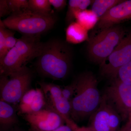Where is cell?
<instances>
[{
	"instance_id": "obj_1",
	"label": "cell",
	"mask_w": 131,
	"mask_h": 131,
	"mask_svg": "<svg viewBox=\"0 0 131 131\" xmlns=\"http://www.w3.org/2000/svg\"><path fill=\"white\" fill-rule=\"evenodd\" d=\"M73 51L68 43L58 39L43 42L40 55L37 58L38 73L45 77L63 80L70 71Z\"/></svg>"
},
{
	"instance_id": "obj_2",
	"label": "cell",
	"mask_w": 131,
	"mask_h": 131,
	"mask_svg": "<svg viewBox=\"0 0 131 131\" xmlns=\"http://www.w3.org/2000/svg\"><path fill=\"white\" fill-rule=\"evenodd\" d=\"M75 95L70 101V118L77 123L91 116L100 104L101 96L96 78L91 72H84L75 79Z\"/></svg>"
},
{
	"instance_id": "obj_3",
	"label": "cell",
	"mask_w": 131,
	"mask_h": 131,
	"mask_svg": "<svg viewBox=\"0 0 131 131\" xmlns=\"http://www.w3.org/2000/svg\"><path fill=\"white\" fill-rule=\"evenodd\" d=\"M53 13L42 14L30 9L12 14L2 20L9 30L27 36H40L53 28L57 21Z\"/></svg>"
},
{
	"instance_id": "obj_4",
	"label": "cell",
	"mask_w": 131,
	"mask_h": 131,
	"mask_svg": "<svg viewBox=\"0 0 131 131\" xmlns=\"http://www.w3.org/2000/svg\"><path fill=\"white\" fill-rule=\"evenodd\" d=\"M40 36L22 35L15 46L0 61V75H7L19 69L40 55L43 42Z\"/></svg>"
},
{
	"instance_id": "obj_5",
	"label": "cell",
	"mask_w": 131,
	"mask_h": 131,
	"mask_svg": "<svg viewBox=\"0 0 131 131\" xmlns=\"http://www.w3.org/2000/svg\"><path fill=\"white\" fill-rule=\"evenodd\" d=\"M125 35L121 26L101 30L89 41L87 50L91 61L101 65L112 54Z\"/></svg>"
},
{
	"instance_id": "obj_6",
	"label": "cell",
	"mask_w": 131,
	"mask_h": 131,
	"mask_svg": "<svg viewBox=\"0 0 131 131\" xmlns=\"http://www.w3.org/2000/svg\"><path fill=\"white\" fill-rule=\"evenodd\" d=\"M33 77L30 69L24 66L7 75H0L1 100L9 103L19 102L30 89Z\"/></svg>"
},
{
	"instance_id": "obj_7",
	"label": "cell",
	"mask_w": 131,
	"mask_h": 131,
	"mask_svg": "<svg viewBox=\"0 0 131 131\" xmlns=\"http://www.w3.org/2000/svg\"><path fill=\"white\" fill-rule=\"evenodd\" d=\"M131 61V30L125 36L112 54L100 65L101 74L114 80L122 66Z\"/></svg>"
},
{
	"instance_id": "obj_8",
	"label": "cell",
	"mask_w": 131,
	"mask_h": 131,
	"mask_svg": "<svg viewBox=\"0 0 131 131\" xmlns=\"http://www.w3.org/2000/svg\"><path fill=\"white\" fill-rule=\"evenodd\" d=\"M90 126L94 131H118L120 116L105 95L98 108L91 116Z\"/></svg>"
},
{
	"instance_id": "obj_9",
	"label": "cell",
	"mask_w": 131,
	"mask_h": 131,
	"mask_svg": "<svg viewBox=\"0 0 131 131\" xmlns=\"http://www.w3.org/2000/svg\"><path fill=\"white\" fill-rule=\"evenodd\" d=\"M107 87L105 95L124 119L131 116V86L123 83L116 78Z\"/></svg>"
},
{
	"instance_id": "obj_10",
	"label": "cell",
	"mask_w": 131,
	"mask_h": 131,
	"mask_svg": "<svg viewBox=\"0 0 131 131\" xmlns=\"http://www.w3.org/2000/svg\"><path fill=\"white\" fill-rule=\"evenodd\" d=\"M38 84L43 93L46 106L60 114L64 119L70 118V102L64 98L62 88L57 84L45 82H39Z\"/></svg>"
},
{
	"instance_id": "obj_11",
	"label": "cell",
	"mask_w": 131,
	"mask_h": 131,
	"mask_svg": "<svg viewBox=\"0 0 131 131\" xmlns=\"http://www.w3.org/2000/svg\"><path fill=\"white\" fill-rule=\"evenodd\" d=\"M31 128L40 131H50L64 125L63 117L54 110L45 107L35 113L24 115Z\"/></svg>"
},
{
	"instance_id": "obj_12",
	"label": "cell",
	"mask_w": 131,
	"mask_h": 131,
	"mask_svg": "<svg viewBox=\"0 0 131 131\" xmlns=\"http://www.w3.org/2000/svg\"><path fill=\"white\" fill-rule=\"evenodd\" d=\"M131 19V0L123 1L99 19L97 27L101 30L110 28Z\"/></svg>"
},
{
	"instance_id": "obj_13",
	"label": "cell",
	"mask_w": 131,
	"mask_h": 131,
	"mask_svg": "<svg viewBox=\"0 0 131 131\" xmlns=\"http://www.w3.org/2000/svg\"><path fill=\"white\" fill-rule=\"evenodd\" d=\"M46 106L44 95L40 88L30 89L19 102L20 112L24 115L35 113Z\"/></svg>"
},
{
	"instance_id": "obj_14",
	"label": "cell",
	"mask_w": 131,
	"mask_h": 131,
	"mask_svg": "<svg viewBox=\"0 0 131 131\" xmlns=\"http://www.w3.org/2000/svg\"><path fill=\"white\" fill-rule=\"evenodd\" d=\"M18 122V118L14 107L10 103L0 100L1 131H7Z\"/></svg>"
},
{
	"instance_id": "obj_15",
	"label": "cell",
	"mask_w": 131,
	"mask_h": 131,
	"mask_svg": "<svg viewBox=\"0 0 131 131\" xmlns=\"http://www.w3.org/2000/svg\"><path fill=\"white\" fill-rule=\"evenodd\" d=\"M88 31L77 22L69 25L66 31V42L69 43L78 44L89 39Z\"/></svg>"
},
{
	"instance_id": "obj_16",
	"label": "cell",
	"mask_w": 131,
	"mask_h": 131,
	"mask_svg": "<svg viewBox=\"0 0 131 131\" xmlns=\"http://www.w3.org/2000/svg\"><path fill=\"white\" fill-rule=\"evenodd\" d=\"M93 1L90 0H70L66 16V21L69 25L74 22L78 13L86 9L92 4Z\"/></svg>"
},
{
	"instance_id": "obj_17",
	"label": "cell",
	"mask_w": 131,
	"mask_h": 131,
	"mask_svg": "<svg viewBox=\"0 0 131 131\" xmlns=\"http://www.w3.org/2000/svg\"><path fill=\"white\" fill-rule=\"evenodd\" d=\"M75 19L76 22L88 31L97 25L99 19L91 9H86L78 13Z\"/></svg>"
},
{
	"instance_id": "obj_18",
	"label": "cell",
	"mask_w": 131,
	"mask_h": 131,
	"mask_svg": "<svg viewBox=\"0 0 131 131\" xmlns=\"http://www.w3.org/2000/svg\"><path fill=\"white\" fill-rule=\"evenodd\" d=\"M122 0H96L93 1L91 10L100 19L111 8L116 6Z\"/></svg>"
},
{
	"instance_id": "obj_19",
	"label": "cell",
	"mask_w": 131,
	"mask_h": 131,
	"mask_svg": "<svg viewBox=\"0 0 131 131\" xmlns=\"http://www.w3.org/2000/svg\"><path fill=\"white\" fill-rule=\"evenodd\" d=\"M29 9L32 12L48 14L52 13L49 0H28Z\"/></svg>"
},
{
	"instance_id": "obj_20",
	"label": "cell",
	"mask_w": 131,
	"mask_h": 131,
	"mask_svg": "<svg viewBox=\"0 0 131 131\" xmlns=\"http://www.w3.org/2000/svg\"><path fill=\"white\" fill-rule=\"evenodd\" d=\"M7 2L11 14L29 9L27 0H7Z\"/></svg>"
},
{
	"instance_id": "obj_21",
	"label": "cell",
	"mask_w": 131,
	"mask_h": 131,
	"mask_svg": "<svg viewBox=\"0 0 131 131\" xmlns=\"http://www.w3.org/2000/svg\"><path fill=\"white\" fill-rule=\"evenodd\" d=\"M117 78L123 83L131 86V61L120 68Z\"/></svg>"
},
{
	"instance_id": "obj_22",
	"label": "cell",
	"mask_w": 131,
	"mask_h": 131,
	"mask_svg": "<svg viewBox=\"0 0 131 131\" xmlns=\"http://www.w3.org/2000/svg\"><path fill=\"white\" fill-rule=\"evenodd\" d=\"M7 28L0 20V61H2L6 56L5 40Z\"/></svg>"
},
{
	"instance_id": "obj_23",
	"label": "cell",
	"mask_w": 131,
	"mask_h": 131,
	"mask_svg": "<svg viewBox=\"0 0 131 131\" xmlns=\"http://www.w3.org/2000/svg\"><path fill=\"white\" fill-rule=\"evenodd\" d=\"M15 32L7 28L5 40V54L6 56L8 52L15 46L18 39L15 37Z\"/></svg>"
},
{
	"instance_id": "obj_24",
	"label": "cell",
	"mask_w": 131,
	"mask_h": 131,
	"mask_svg": "<svg viewBox=\"0 0 131 131\" xmlns=\"http://www.w3.org/2000/svg\"><path fill=\"white\" fill-rule=\"evenodd\" d=\"M76 88L77 83L75 80L71 84L62 88V93L64 98L70 102L74 96Z\"/></svg>"
},
{
	"instance_id": "obj_25",
	"label": "cell",
	"mask_w": 131,
	"mask_h": 131,
	"mask_svg": "<svg viewBox=\"0 0 131 131\" xmlns=\"http://www.w3.org/2000/svg\"><path fill=\"white\" fill-rule=\"evenodd\" d=\"M65 124L71 128L72 131H94L90 127L80 126L71 118L64 119Z\"/></svg>"
},
{
	"instance_id": "obj_26",
	"label": "cell",
	"mask_w": 131,
	"mask_h": 131,
	"mask_svg": "<svg viewBox=\"0 0 131 131\" xmlns=\"http://www.w3.org/2000/svg\"><path fill=\"white\" fill-rule=\"evenodd\" d=\"M11 14L7 0L0 1V17H3Z\"/></svg>"
},
{
	"instance_id": "obj_27",
	"label": "cell",
	"mask_w": 131,
	"mask_h": 131,
	"mask_svg": "<svg viewBox=\"0 0 131 131\" xmlns=\"http://www.w3.org/2000/svg\"><path fill=\"white\" fill-rule=\"evenodd\" d=\"M49 2L51 6L58 12L63 9L67 5V1L65 0H49Z\"/></svg>"
},
{
	"instance_id": "obj_28",
	"label": "cell",
	"mask_w": 131,
	"mask_h": 131,
	"mask_svg": "<svg viewBox=\"0 0 131 131\" xmlns=\"http://www.w3.org/2000/svg\"><path fill=\"white\" fill-rule=\"evenodd\" d=\"M31 131H40L36 129H32V128H31ZM50 131H72V130L71 128L69 126L66 124L65 125L61 126L57 129Z\"/></svg>"
},
{
	"instance_id": "obj_29",
	"label": "cell",
	"mask_w": 131,
	"mask_h": 131,
	"mask_svg": "<svg viewBox=\"0 0 131 131\" xmlns=\"http://www.w3.org/2000/svg\"><path fill=\"white\" fill-rule=\"evenodd\" d=\"M130 121L129 120V122L127 124L124 126L121 129H119L118 131H130Z\"/></svg>"
},
{
	"instance_id": "obj_30",
	"label": "cell",
	"mask_w": 131,
	"mask_h": 131,
	"mask_svg": "<svg viewBox=\"0 0 131 131\" xmlns=\"http://www.w3.org/2000/svg\"><path fill=\"white\" fill-rule=\"evenodd\" d=\"M129 120L130 121V131H131V116L129 117Z\"/></svg>"
},
{
	"instance_id": "obj_31",
	"label": "cell",
	"mask_w": 131,
	"mask_h": 131,
	"mask_svg": "<svg viewBox=\"0 0 131 131\" xmlns=\"http://www.w3.org/2000/svg\"><path fill=\"white\" fill-rule=\"evenodd\" d=\"M12 131H23L21 130H12Z\"/></svg>"
}]
</instances>
